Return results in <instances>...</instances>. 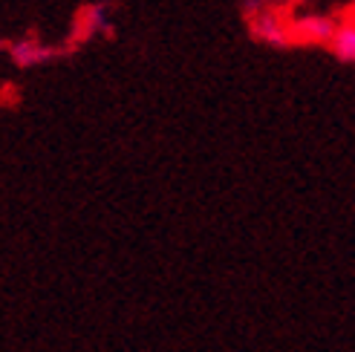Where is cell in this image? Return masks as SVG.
<instances>
[{"label":"cell","mask_w":355,"mask_h":352,"mask_svg":"<svg viewBox=\"0 0 355 352\" xmlns=\"http://www.w3.org/2000/svg\"><path fill=\"white\" fill-rule=\"evenodd\" d=\"M245 17H248V29H252L257 41L269 46H297L292 35V21L283 17L277 9L263 6V0H248Z\"/></svg>","instance_id":"6da1fadb"},{"label":"cell","mask_w":355,"mask_h":352,"mask_svg":"<svg viewBox=\"0 0 355 352\" xmlns=\"http://www.w3.org/2000/svg\"><path fill=\"white\" fill-rule=\"evenodd\" d=\"M338 17L332 15H300L292 17V35L295 44H332L335 32H338Z\"/></svg>","instance_id":"7a4b0ae2"},{"label":"cell","mask_w":355,"mask_h":352,"mask_svg":"<svg viewBox=\"0 0 355 352\" xmlns=\"http://www.w3.org/2000/svg\"><path fill=\"white\" fill-rule=\"evenodd\" d=\"M3 46H6L15 67H38V64H44V61L55 58V55L64 52V49H55V46H49V44L38 41V38H32V35L17 38V41H6Z\"/></svg>","instance_id":"3957f363"},{"label":"cell","mask_w":355,"mask_h":352,"mask_svg":"<svg viewBox=\"0 0 355 352\" xmlns=\"http://www.w3.org/2000/svg\"><path fill=\"white\" fill-rule=\"evenodd\" d=\"M104 24H107V6H84L78 15H76V24H73V32H69V41H67V49H73L76 44L87 41L90 35H96Z\"/></svg>","instance_id":"277c9868"},{"label":"cell","mask_w":355,"mask_h":352,"mask_svg":"<svg viewBox=\"0 0 355 352\" xmlns=\"http://www.w3.org/2000/svg\"><path fill=\"white\" fill-rule=\"evenodd\" d=\"M329 49H332V55H338L341 61L355 64V17H344L338 24V32H335Z\"/></svg>","instance_id":"5b68a950"},{"label":"cell","mask_w":355,"mask_h":352,"mask_svg":"<svg viewBox=\"0 0 355 352\" xmlns=\"http://www.w3.org/2000/svg\"><path fill=\"white\" fill-rule=\"evenodd\" d=\"M352 17H355V0H352Z\"/></svg>","instance_id":"8992f818"},{"label":"cell","mask_w":355,"mask_h":352,"mask_svg":"<svg viewBox=\"0 0 355 352\" xmlns=\"http://www.w3.org/2000/svg\"><path fill=\"white\" fill-rule=\"evenodd\" d=\"M295 3H300V0H295Z\"/></svg>","instance_id":"52a82bcc"}]
</instances>
